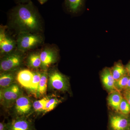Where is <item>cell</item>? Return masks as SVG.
<instances>
[{
    "label": "cell",
    "instance_id": "obj_1",
    "mask_svg": "<svg viewBox=\"0 0 130 130\" xmlns=\"http://www.w3.org/2000/svg\"><path fill=\"white\" fill-rule=\"evenodd\" d=\"M10 25L19 33L40 34L42 31V19L37 8L32 2L18 4L8 13Z\"/></svg>",
    "mask_w": 130,
    "mask_h": 130
},
{
    "label": "cell",
    "instance_id": "obj_2",
    "mask_svg": "<svg viewBox=\"0 0 130 130\" xmlns=\"http://www.w3.org/2000/svg\"><path fill=\"white\" fill-rule=\"evenodd\" d=\"M43 42L40 34L23 32L19 33L16 43L18 50L24 53L39 46Z\"/></svg>",
    "mask_w": 130,
    "mask_h": 130
},
{
    "label": "cell",
    "instance_id": "obj_3",
    "mask_svg": "<svg viewBox=\"0 0 130 130\" xmlns=\"http://www.w3.org/2000/svg\"><path fill=\"white\" fill-rule=\"evenodd\" d=\"M23 53L18 50L4 55L0 63L1 72L17 71L23 64Z\"/></svg>",
    "mask_w": 130,
    "mask_h": 130
},
{
    "label": "cell",
    "instance_id": "obj_4",
    "mask_svg": "<svg viewBox=\"0 0 130 130\" xmlns=\"http://www.w3.org/2000/svg\"><path fill=\"white\" fill-rule=\"evenodd\" d=\"M48 84L50 89L63 92L68 91L70 87L68 78L56 69L48 72Z\"/></svg>",
    "mask_w": 130,
    "mask_h": 130
},
{
    "label": "cell",
    "instance_id": "obj_5",
    "mask_svg": "<svg viewBox=\"0 0 130 130\" xmlns=\"http://www.w3.org/2000/svg\"><path fill=\"white\" fill-rule=\"evenodd\" d=\"M23 95V92L21 89L16 84H13L6 88L1 89V105L6 108L12 107L14 105L17 99Z\"/></svg>",
    "mask_w": 130,
    "mask_h": 130
},
{
    "label": "cell",
    "instance_id": "obj_6",
    "mask_svg": "<svg viewBox=\"0 0 130 130\" xmlns=\"http://www.w3.org/2000/svg\"><path fill=\"white\" fill-rule=\"evenodd\" d=\"M107 130H130V116L114 112L109 113Z\"/></svg>",
    "mask_w": 130,
    "mask_h": 130
},
{
    "label": "cell",
    "instance_id": "obj_7",
    "mask_svg": "<svg viewBox=\"0 0 130 130\" xmlns=\"http://www.w3.org/2000/svg\"><path fill=\"white\" fill-rule=\"evenodd\" d=\"M14 106L16 117H27L32 110V104L29 97L23 95L17 99Z\"/></svg>",
    "mask_w": 130,
    "mask_h": 130
},
{
    "label": "cell",
    "instance_id": "obj_8",
    "mask_svg": "<svg viewBox=\"0 0 130 130\" xmlns=\"http://www.w3.org/2000/svg\"><path fill=\"white\" fill-rule=\"evenodd\" d=\"M41 60L42 70H48L51 65L56 63L58 60V54L56 49L47 47L40 53Z\"/></svg>",
    "mask_w": 130,
    "mask_h": 130
},
{
    "label": "cell",
    "instance_id": "obj_9",
    "mask_svg": "<svg viewBox=\"0 0 130 130\" xmlns=\"http://www.w3.org/2000/svg\"><path fill=\"white\" fill-rule=\"evenodd\" d=\"M8 124V130H36L33 122L27 117H15Z\"/></svg>",
    "mask_w": 130,
    "mask_h": 130
},
{
    "label": "cell",
    "instance_id": "obj_10",
    "mask_svg": "<svg viewBox=\"0 0 130 130\" xmlns=\"http://www.w3.org/2000/svg\"><path fill=\"white\" fill-rule=\"evenodd\" d=\"M4 28L0 30V51L1 54L5 55L14 51L16 43L5 32Z\"/></svg>",
    "mask_w": 130,
    "mask_h": 130
},
{
    "label": "cell",
    "instance_id": "obj_11",
    "mask_svg": "<svg viewBox=\"0 0 130 130\" xmlns=\"http://www.w3.org/2000/svg\"><path fill=\"white\" fill-rule=\"evenodd\" d=\"M100 77L103 86L108 93L116 90L115 87V80L112 74L111 68H104L101 72Z\"/></svg>",
    "mask_w": 130,
    "mask_h": 130
},
{
    "label": "cell",
    "instance_id": "obj_12",
    "mask_svg": "<svg viewBox=\"0 0 130 130\" xmlns=\"http://www.w3.org/2000/svg\"><path fill=\"white\" fill-rule=\"evenodd\" d=\"M33 77V72L28 69H23L18 72L16 79L22 87L29 90L31 86Z\"/></svg>",
    "mask_w": 130,
    "mask_h": 130
},
{
    "label": "cell",
    "instance_id": "obj_13",
    "mask_svg": "<svg viewBox=\"0 0 130 130\" xmlns=\"http://www.w3.org/2000/svg\"><path fill=\"white\" fill-rule=\"evenodd\" d=\"M86 0H64V6L68 12L77 14L83 11Z\"/></svg>",
    "mask_w": 130,
    "mask_h": 130
},
{
    "label": "cell",
    "instance_id": "obj_14",
    "mask_svg": "<svg viewBox=\"0 0 130 130\" xmlns=\"http://www.w3.org/2000/svg\"><path fill=\"white\" fill-rule=\"evenodd\" d=\"M123 96L122 93L118 90H115L109 93L107 98L108 106L115 112L119 113V107Z\"/></svg>",
    "mask_w": 130,
    "mask_h": 130
},
{
    "label": "cell",
    "instance_id": "obj_15",
    "mask_svg": "<svg viewBox=\"0 0 130 130\" xmlns=\"http://www.w3.org/2000/svg\"><path fill=\"white\" fill-rule=\"evenodd\" d=\"M16 71L1 72L0 74V87L6 88L13 84L16 79Z\"/></svg>",
    "mask_w": 130,
    "mask_h": 130
},
{
    "label": "cell",
    "instance_id": "obj_16",
    "mask_svg": "<svg viewBox=\"0 0 130 130\" xmlns=\"http://www.w3.org/2000/svg\"><path fill=\"white\" fill-rule=\"evenodd\" d=\"M111 72L115 81L128 74L125 66H124L121 60L115 63L111 68Z\"/></svg>",
    "mask_w": 130,
    "mask_h": 130
},
{
    "label": "cell",
    "instance_id": "obj_17",
    "mask_svg": "<svg viewBox=\"0 0 130 130\" xmlns=\"http://www.w3.org/2000/svg\"><path fill=\"white\" fill-rule=\"evenodd\" d=\"M48 81V72L47 70H43L41 72V76L37 96H41L46 94L47 88Z\"/></svg>",
    "mask_w": 130,
    "mask_h": 130
},
{
    "label": "cell",
    "instance_id": "obj_18",
    "mask_svg": "<svg viewBox=\"0 0 130 130\" xmlns=\"http://www.w3.org/2000/svg\"><path fill=\"white\" fill-rule=\"evenodd\" d=\"M27 65L32 69H38L41 67L40 53L35 52L30 54L27 59Z\"/></svg>",
    "mask_w": 130,
    "mask_h": 130
},
{
    "label": "cell",
    "instance_id": "obj_19",
    "mask_svg": "<svg viewBox=\"0 0 130 130\" xmlns=\"http://www.w3.org/2000/svg\"><path fill=\"white\" fill-rule=\"evenodd\" d=\"M41 76V72L39 71L33 72V77L32 84L29 90L31 93L37 96L38 87Z\"/></svg>",
    "mask_w": 130,
    "mask_h": 130
},
{
    "label": "cell",
    "instance_id": "obj_20",
    "mask_svg": "<svg viewBox=\"0 0 130 130\" xmlns=\"http://www.w3.org/2000/svg\"><path fill=\"white\" fill-rule=\"evenodd\" d=\"M48 98L45 97L41 100L35 101L32 103V108L36 112H44Z\"/></svg>",
    "mask_w": 130,
    "mask_h": 130
},
{
    "label": "cell",
    "instance_id": "obj_21",
    "mask_svg": "<svg viewBox=\"0 0 130 130\" xmlns=\"http://www.w3.org/2000/svg\"><path fill=\"white\" fill-rule=\"evenodd\" d=\"M130 76L128 74L115 81V87L116 90L122 92L126 88Z\"/></svg>",
    "mask_w": 130,
    "mask_h": 130
},
{
    "label": "cell",
    "instance_id": "obj_22",
    "mask_svg": "<svg viewBox=\"0 0 130 130\" xmlns=\"http://www.w3.org/2000/svg\"><path fill=\"white\" fill-rule=\"evenodd\" d=\"M61 101L56 98H48L47 101L46 105V109H45L44 113L53 110L56 107V106L59 105Z\"/></svg>",
    "mask_w": 130,
    "mask_h": 130
},
{
    "label": "cell",
    "instance_id": "obj_23",
    "mask_svg": "<svg viewBox=\"0 0 130 130\" xmlns=\"http://www.w3.org/2000/svg\"><path fill=\"white\" fill-rule=\"evenodd\" d=\"M119 113L126 116H130V104L124 97L120 105Z\"/></svg>",
    "mask_w": 130,
    "mask_h": 130
},
{
    "label": "cell",
    "instance_id": "obj_24",
    "mask_svg": "<svg viewBox=\"0 0 130 130\" xmlns=\"http://www.w3.org/2000/svg\"><path fill=\"white\" fill-rule=\"evenodd\" d=\"M123 97L130 104V90H124L121 92Z\"/></svg>",
    "mask_w": 130,
    "mask_h": 130
},
{
    "label": "cell",
    "instance_id": "obj_25",
    "mask_svg": "<svg viewBox=\"0 0 130 130\" xmlns=\"http://www.w3.org/2000/svg\"><path fill=\"white\" fill-rule=\"evenodd\" d=\"M8 124L5 122L0 123V130H8Z\"/></svg>",
    "mask_w": 130,
    "mask_h": 130
},
{
    "label": "cell",
    "instance_id": "obj_26",
    "mask_svg": "<svg viewBox=\"0 0 130 130\" xmlns=\"http://www.w3.org/2000/svg\"><path fill=\"white\" fill-rule=\"evenodd\" d=\"M14 1L18 4H26L31 2V0H14Z\"/></svg>",
    "mask_w": 130,
    "mask_h": 130
},
{
    "label": "cell",
    "instance_id": "obj_27",
    "mask_svg": "<svg viewBox=\"0 0 130 130\" xmlns=\"http://www.w3.org/2000/svg\"><path fill=\"white\" fill-rule=\"evenodd\" d=\"M127 74L130 76V61L125 66Z\"/></svg>",
    "mask_w": 130,
    "mask_h": 130
},
{
    "label": "cell",
    "instance_id": "obj_28",
    "mask_svg": "<svg viewBox=\"0 0 130 130\" xmlns=\"http://www.w3.org/2000/svg\"><path fill=\"white\" fill-rule=\"evenodd\" d=\"M124 90H130V77L129 78L127 86L126 87V88Z\"/></svg>",
    "mask_w": 130,
    "mask_h": 130
},
{
    "label": "cell",
    "instance_id": "obj_29",
    "mask_svg": "<svg viewBox=\"0 0 130 130\" xmlns=\"http://www.w3.org/2000/svg\"><path fill=\"white\" fill-rule=\"evenodd\" d=\"M40 4L42 5L47 2L48 0H38Z\"/></svg>",
    "mask_w": 130,
    "mask_h": 130
}]
</instances>
